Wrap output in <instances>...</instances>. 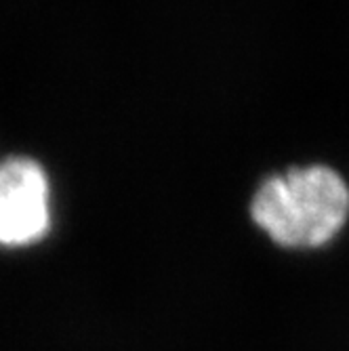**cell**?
<instances>
[{"instance_id":"6da1fadb","label":"cell","mask_w":349,"mask_h":351,"mask_svg":"<svg viewBox=\"0 0 349 351\" xmlns=\"http://www.w3.org/2000/svg\"><path fill=\"white\" fill-rule=\"evenodd\" d=\"M248 213L282 248H320L343 232L349 219V183L328 165L291 167L257 185Z\"/></svg>"},{"instance_id":"7a4b0ae2","label":"cell","mask_w":349,"mask_h":351,"mask_svg":"<svg viewBox=\"0 0 349 351\" xmlns=\"http://www.w3.org/2000/svg\"><path fill=\"white\" fill-rule=\"evenodd\" d=\"M51 226V183L43 165L25 156L0 160V248L34 246Z\"/></svg>"}]
</instances>
